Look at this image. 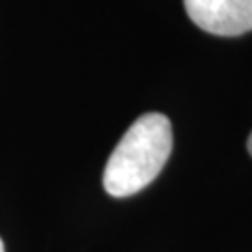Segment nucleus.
Segmentation results:
<instances>
[{
	"label": "nucleus",
	"mask_w": 252,
	"mask_h": 252,
	"mask_svg": "<svg viewBox=\"0 0 252 252\" xmlns=\"http://www.w3.org/2000/svg\"><path fill=\"white\" fill-rule=\"evenodd\" d=\"M170 152V120L161 112H148L127 129L108 157L103 187L114 198L140 192L161 174Z\"/></svg>",
	"instance_id": "f257e3e1"
},
{
	"label": "nucleus",
	"mask_w": 252,
	"mask_h": 252,
	"mask_svg": "<svg viewBox=\"0 0 252 252\" xmlns=\"http://www.w3.org/2000/svg\"><path fill=\"white\" fill-rule=\"evenodd\" d=\"M190 21L215 36H241L252 30V0H183Z\"/></svg>",
	"instance_id": "f03ea898"
},
{
	"label": "nucleus",
	"mask_w": 252,
	"mask_h": 252,
	"mask_svg": "<svg viewBox=\"0 0 252 252\" xmlns=\"http://www.w3.org/2000/svg\"><path fill=\"white\" fill-rule=\"evenodd\" d=\"M247 148H249V153L252 155V133H251V136H249V142H247Z\"/></svg>",
	"instance_id": "7ed1b4c3"
},
{
	"label": "nucleus",
	"mask_w": 252,
	"mask_h": 252,
	"mask_svg": "<svg viewBox=\"0 0 252 252\" xmlns=\"http://www.w3.org/2000/svg\"><path fill=\"white\" fill-rule=\"evenodd\" d=\"M0 252H4V243H2V239H0Z\"/></svg>",
	"instance_id": "20e7f679"
}]
</instances>
